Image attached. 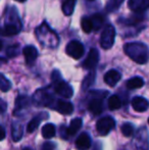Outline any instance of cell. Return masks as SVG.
<instances>
[{
  "instance_id": "cell-14",
  "label": "cell",
  "mask_w": 149,
  "mask_h": 150,
  "mask_svg": "<svg viewBox=\"0 0 149 150\" xmlns=\"http://www.w3.org/2000/svg\"><path fill=\"white\" fill-rule=\"evenodd\" d=\"M20 24H14V23H9L6 24L5 27L2 30V34L4 36H13L20 32Z\"/></svg>"
},
{
  "instance_id": "cell-7",
  "label": "cell",
  "mask_w": 149,
  "mask_h": 150,
  "mask_svg": "<svg viewBox=\"0 0 149 150\" xmlns=\"http://www.w3.org/2000/svg\"><path fill=\"white\" fill-rule=\"evenodd\" d=\"M128 5L134 12H142L149 8V0H129Z\"/></svg>"
},
{
  "instance_id": "cell-38",
  "label": "cell",
  "mask_w": 149,
  "mask_h": 150,
  "mask_svg": "<svg viewBox=\"0 0 149 150\" xmlns=\"http://www.w3.org/2000/svg\"><path fill=\"white\" fill-rule=\"evenodd\" d=\"M148 122H149V119H148Z\"/></svg>"
},
{
  "instance_id": "cell-8",
  "label": "cell",
  "mask_w": 149,
  "mask_h": 150,
  "mask_svg": "<svg viewBox=\"0 0 149 150\" xmlns=\"http://www.w3.org/2000/svg\"><path fill=\"white\" fill-rule=\"evenodd\" d=\"M121 78V75L119 71H115V69H110L104 75V82L110 87H114L117 83L119 82Z\"/></svg>"
},
{
  "instance_id": "cell-2",
  "label": "cell",
  "mask_w": 149,
  "mask_h": 150,
  "mask_svg": "<svg viewBox=\"0 0 149 150\" xmlns=\"http://www.w3.org/2000/svg\"><path fill=\"white\" fill-rule=\"evenodd\" d=\"M115 38V29L112 25H106L102 30L100 36V45L103 49H109L112 47Z\"/></svg>"
},
{
  "instance_id": "cell-11",
  "label": "cell",
  "mask_w": 149,
  "mask_h": 150,
  "mask_svg": "<svg viewBox=\"0 0 149 150\" xmlns=\"http://www.w3.org/2000/svg\"><path fill=\"white\" fill-rule=\"evenodd\" d=\"M23 53H24L25 59H26V62L28 64L34 63V61L38 57V50L36 49V47H34L32 45L26 46L24 48V50H23Z\"/></svg>"
},
{
  "instance_id": "cell-9",
  "label": "cell",
  "mask_w": 149,
  "mask_h": 150,
  "mask_svg": "<svg viewBox=\"0 0 149 150\" xmlns=\"http://www.w3.org/2000/svg\"><path fill=\"white\" fill-rule=\"evenodd\" d=\"M132 107L138 112H143L146 111L149 107V102L143 97H134L132 99Z\"/></svg>"
},
{
  "instance_id": "cell-13",
  "label": "cell",
  "mask_w": 149,
  "mask_h": 150,
  "mask_svg": "<svg viewBox=\"0 0 149 150\" xmlns=\"http://www.w3.org/2000/svg\"><path fill=\"white\" fill-rule=\"evenodd\" d=\"M102 108H103V105H102L101 100L99 99H93L90 101L89 105H88L89 111L94 115H99L102 112Z\"/></svg>"
},
{
  "instance_id": "cell-12",
  "label": "cell",
  "mask_w": 149,
  "mask_h": 150,
  "mask_svg": "<svg viewBox=\"0 0 149 150\" xmlns=\"http://www.w3.org/2000/svg\"><path fill=\"white\" fill-rule=\"evenodd\" d=\"M57 110L62 115H71L74 111V106L70 101H64L59 100L57 102V106H56Z\"/></svg>"
},
{
  "instance_id": "cell-3",
  "label": "cell",
  "mask_w": 149,
  "mask_h": 150,
  "mask_svg": "<svg viewBox=\"0 0 149 150\" xmlns=\"http://www.w3.org/2000/svg\"><path fill=\"white\" fill-rule=\"evenodd\" d=\"M115 127V122L112 117H104L96 122V130L102 136H105Z\"/></svg>"
},
{
  "instance_id": "cell-32",
  "label": "cell",
  "mask_w": 149,
  "mask_h": 150,
  "mask_svg": "<svg viewBox=\"0 0 149 150\" xmlns=\"http://www.w3.org/2000/svg\"><path fill=\"white\" fill-rule=\"evenodd\" d=\"M6 136V133H5V130H4L3 127L0 126V141H2Z\"/></svg>"
},
{
  "instance_id": "cell-10",
  "label": "cell",
  "mask_w": 149,
  "mask_h": 150,
  "mask_svg": "<svg viewBox=\"0 0 149 150\" xmlns=\"http://www.w3.org/2000/svg\"><path fill=\"white\" fill-rule=\"evenodd\" d=\"M76 146L79 150H88L91 147V138L87 133H82L76 141Z\"/></svg>"
},
{
  "instance_id": "cell-22",
  "label": "cell",
  "mask_w": 149,
  "mask_h": 150,
  "mask_svg": "<svg viewBox=\"0 0 149 150\" xmlns=\"http://www.w3.org/2000/svg\"><path fill=\"white\" fill-rule=\"evenodd\" d=\"M125 0H108L106 3L105 9L107 12H113L119 8V6L124 3Z\"/></svg>"
},
{
  "instance_id": "cell-33",
  "label": "cell",
  "mask_w": 149,
  "mask_h": 150,
  "mask_svg": "<svg viewBox=\"0 0 149 150\" xmlns=\"http://www.w3.org/2000/svg\"><path fill=\"white\" fill-rule=\"evenodd\" d=\"M5 108H6V103L0 99V111H1V112H3V111L5 110Z\"/></svg>"
},
{
  "instance_id": "cell-34",
  "label": "cell",
  "mask_w": 149,
  "mask_h": 150,
  "mask_svg": "<svg viewBox=\"0 0 149 150\" xmlns=\"http://www.w3.org/2000/svg\"><path fill=\"white\" fill-rule=\"evenodd\" d=\"M2 47H3V43H2V41L0 40V50L2 49Z\"/></svg>"
},
{
  "instance_id": "cell-18",
  "label": "cell",
  "mask_w": 149,
  "mask_h": 150,
  "mask_svg": "<svg viewBox=\"0 0 149 150\" xmlns=\"http://www.w3.org/2000/svg\"><path fill=\"white\" fill-rule=\"evenodd\" d=\"M82 125H83V122H82L81 119H74L71 122L68 128L66 129V132H68V135H72L73 136V135H75L81 129Z\"/></svg>"
},
{
  "instance_id": "cell-20",
  "label": "cell",
  "mask_w": 149,
  "mask_h": 150,
  "mask_svg": "<svg viewBox=\"0 0 149 150\" xmlns=\"http://www.w3.org/2000/svg\"><path fill=\"white\" fill-rule=\"evenodd\" d=\"M42 136L45 139H51L55 136V127L52 124H46L42 128Z\"/></svg>"
},
{
  "instance_id": "cell-36",
  "label": "cell",
  "mask_w": 149,
  "mask_h": 150,
  "mask_svg": "<svg viewBox=\"0 0 149 150\" xmlns=\"http://www.w3.org/2000/svg\"><path fill=\"white\" fill-rule=\"evenodd\" d=\"M16 1H18V2H24V1H26V0H16Z\"/></svg>"
},
{
  "instance_id": "cell-27",
  "label": "cell",
  "mask_w": 149,
  "mask_h": 150,
  "mask_svg": "<svg viewBox=\"0 0 149 150\" xmlns=\"http://www.w3.org/2000/svg\"><path fill=\"white\" fill-rule=\"evenodd\" d=\"M121 133H123L124 136L131 137L132 135H133V133H134V127L132 126L131 124L127 122V124H124L123 126H121Z\"/></svg>"
},
{
  "instance_id": "cell-37",
  "label": "cell",
  "mask_w": 149,
  "mask_h": 150,
  "mask_svg": "<svg viewBox=\"0 0 149 150\" xmlns=\"http://www.w3.org/2000/svg\"><path fill=\"white\" fill-rule=\"evenodd\" d=\"M88 1H94V0H88Z\"/></svg>"
},
{
  "instance_id": "cell-1",
  "label": "cell",
  "mask_w": 149,
  "mask_h": 150,
  "mask_svg": "<svg viewBox=\"0 0 149 150\" xmlns=\"http://www.w3.org/2000/svg\"><path fill=\"white\" fill-rule=\"evenodd\" d=\"M126 54L139 64H144L149 60V49L143 43L140 42H133L127 43L124 46Z\"/></svg>"
},
{
  "instance_id": "cell-29",
  "label": "cell",
  "mask_w": 149,
  "mask_h": 150,
  "mask_svg": "<svg viewBox=\"0 0 149 150\" xmlns=\"http://www.w3.org/2000/svg\"><path fill=\"white\" fill-rule=\"evenodd\" d=\"M94 79H95V74L91 73L86 77V79L84 80L83 82V88H88L92 83L94 82Z\"/></svg>"
},
{
  "instance_id": "cell-4",
  "label": "cell",
  "mask_w": 149,
  "mask_h": 150,
  "mask_svg": "<svg viewBox=\"0 0 149 150\" xmlns=\"http://www.w3.org/2000/svg\"><path fill=\"white\" fill-rule=\"evenodd\" d=\"M66 52L71 57L75 58V59H79L84 55L85 48H84V45L81 42L77 41V40H73L66 45Z\"/></svg>"
},
{
  "instance_id": "cell-23",
  "label": "cell",
  "mask_w": 149,
  "mask_h": 150,
  "mask_svg": "<svg viewBox=\"0 0 149 150\" xmlns=\"http://www.w3.org/2000/svg\"><path fill=\"white\" fill-rule=\"evenodd\" d=\"M11 89V83L4 75L0 74V90L2 92H7Z\"/></svg>"
},
{
  "instance_id": "cell-15",
  "label": "cell",
  "mask_w": 149,
  "mask_h": 150,
  "mask_svg": "<svg viewBox=\"0 0 149 150\" xmlns=\"http://www.w3.org/2000/svg\"><path fill=\"white\" fill-rule=\"evenodd\" d=\"M90 21H91V24H92V27H93V30L94 31H97V30H99V29L102 27V25H103L105 18H104V16H102V14L95 13V14H93L92 16H90Z\"/></svg>"
},
{
  "instance_id": "cell-21",
  "label": "cell",
  "mask_w": 149,
  "mask_h": 150,
  "mask_svg": "<svg viewBox=\"0 0 149 150\" xmlns=\"http://www.w3.org/2000/svg\"><path fill=\"white\" fill-rule=\"evenodd\" d=\"M108 107L110 110H117V109L121 107V100L119 99V96L117 95H112L108 99Z\"/></svg>"
},
{
  "instance_id": "cell-24",
  "label": "cell",
  "mask_w": 149,
  "mask_h": 150,
  "mask_svg": "<svg viewBox=\"0 0 149 150\" xmlns=\"http://www.w3.org/2000/svg\"><path fill=\"white\" fill-rule=\"evenodd\" d=\"M41 120H42V117H40V115H37L34 119H32L29 122L28 127H27V131H28L29 133H33L38 127H39Z\"/></svg>"
},
{
  "instance_id": "cell-28",
  "label": "cell",
  "mask_w": 149,
  "mask_h": 150,
  "mask_svg": "<svg viewBox=\"0 0 149 150\" xmlns=\"http://www.w3.org/2000/svg\"><path fill=\"white\" fill-rule=\"evenodd\" d=\"M18 52H20V45L18 44L9 46L6 50V54H7L8 57H14V56L18 55Z\"/></svg>"
},
{
  "instance_id": "cell-5",
  "label": "cell",
  "mask_w": 149,
  "mask_h": 150,
  "mask_svg": "<svg viewBox=\"0 0 149 150\" xmlns=\"http://www.w3.org/2000/svg\"><path fill=\"white\" fill-rule=\"evenodd\" d=\"M55 86H54V91L57 93L58 95H60L64 98H71L74 94V90H73L72 86L70 84H68L66 82L62 81L61 79H59L58 81L54 82Z\"/></svg>"
},
{
  "instance_id": "cell-19",
  "label": "cell",
  "mask_w": 149,
  "mask_h": 150,
  "mask_svg": "<svg viewBox=\"0 0 149 150\" xmlns=\"http://www.w3.org/2000/svg\"><path fill=\"white\" fill-rule=\"evenodd\" d=\"M77 0H64L62 1V11L66 16H72L75 10V4Z\"/></svg>"
},
{
  "instance_id": "cell-17",
  "label": "cell",
  "mask_w": 149,
  "mask_h": 150,
  "mask_svg": "<svg viewBox=\"0 0 149 150\" xmlns=\"http://www.w3.org/2000/svg\"><path fill=\"white\" fill-rule=\"evenodd\" d=\"M144 86V80L140 77H134L128 80L127 87L128 89H139Z\"/></svg>"
},
{
  "instance_id": "cell-30",
  "label": "cell",
  "mask_w": 149,
  "mask_h": 150,
  "mask_svg": "<svg viewBox=\"0 0 149 150\" xmlns=\"http://www.w3.org/2000/svg\"><path fill=\"white\" fill-rule=\"evenodd\" d=\"M141 20H142L141 18H139L138 16H132L131 18L125 20V24L130 25V26H133V25H136V24H138V23H140Z\"/></svg>"
},
{
  "instance_id": "cell-6",
  "label": "cell",
  "mask_w": 149,
  "mask_h": 150,
  "mask_svg": "<svg viewBox=\"0 0 149 150\" xmlns=\"http://www.w3.org/2000/svg\"><path fill=\"white\" fill-rule=\"evenodd\" d=\"M98 60H99V52L95 48H92L88 53L87 57L84 61V67L87 69H93L97 65Z\"/></svg>"
},
{
  "instance_id": "cell-35",
  "label": "cell",
  "mask_w": 149,
  "mask_h": 150,
  "mask_svg": "<svg viewBox=\"0 0 149 150\" xmlns=\"http://www.w3.org/2000/svg\"><path fill=\"white\" fill-rule=\"evenodd\" d=\"M23 150H33L32 148H30V147H26V148H24Z\"/></svg>"
},
{
  "instance_id": "cell-26",
  "label": "cell",
  "mask_w": 149,
  "mask_h": 150,
  "mask_svg": "<svg viewBox=\"0 0 149 150\" xmlns=\"http://www.w3.org/2000/svg\"><path fill=\"white\" fill-rule=\"evenodd\" d=\"M29 102H30V100H29V98L27 96H24V95L18 96L16 100V108L20 109L23 107H26L29 104Z\"/></svg>"
},
{
  "instance_id": "cell-31",
  "label": "cell",
  "mask_w": 149,
  "mask_h": 150,
  "mask_svg": "<svg viewBox=\"0 0 149 150\" xmlns=\"http://www.w3.org/2000/svg\"><path fill=\"white\" fill-rule=\"evenodd\" d=\"M55 145L51 142H45L42 145V150H54Z\"/></svg>"
},
{
  "instance_id": "cell-25",
  "label": "cell",
  "mask_w": 149,
  "mask_h": 150,
  "mask_svg": "<svg viewBox=\"0 0 149 150\" xmlns=\"http://www.w3.org/2000/svg\"><path fill=\"white\" fill-rule=\"evenodd\" d=\"M81 28L85 33H90L93 31V27H92L91 21L90 18H83L81 21Z\"/></svg>"
},
{
  "instance_id": "cell-16",
  "label": "cell",
  "mask_w": 149,
  "mask_h": 150,
  "mask_svg": "<svg viewBox=\"0 0 149 150\" xmlns=\"http://www.w3.org/2000/svg\"><path fill=\"white\" fill-rule=\"evenodd\" d=\"M23 126L18 122H14L12 125V128H11V136H12V139H13L14 142H18L22 139L23 137Z\"/></svg>"
}]
</instances>
